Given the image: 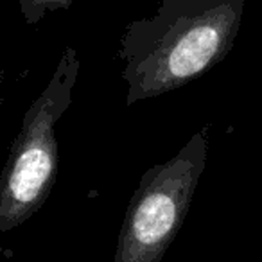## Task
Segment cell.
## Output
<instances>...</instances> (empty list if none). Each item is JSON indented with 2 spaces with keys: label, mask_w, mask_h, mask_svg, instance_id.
<instances>
[{
  "label": "cell",
  "mask_w": 262,
  "mask_h": 262,
  "mask_svg": "<svg viewBox=\"0 0 262 262\" xmlns=\"http://www.w3.org/2000/svg\"><path fill=\"white\" fill-rule=\"evenodd\" d=\"M74 0H20L22 16L29 26H36L45 18L47 13H54L59 9H69Z\"/></svg>",
  "instance_id": "cell-4"
},
{
  "label": "cell",
  "mask_w": 262,
  "mask_h": 262,
  "mask_svg": "<svg viewBox=\"0 0 262 262\" xmlns=\"http://www.w3.org/2000/svg\"><path fill=\"white\" fill-rule=\"evenodd\" d=\"M0 104H2V97H0Z\"/></svg>",
  "instance_id": "cell-5"
},
{
  "label": "cell",
  "mask_w": 262,
  "mask_h": 262,
  "mask_svg": "<svg viewBox=\"0 0 262 262\" xmlns=\"http://www.w3.org/2000/svg\"><path fill=\"white\" fill-rule=\"evenodd\" d=\"M79 69L76 49L67 47L49 84L24 115L0 176V233L29 221L51 196L59 164L56 124L72 104Z\"/></svg>",
  "instance_id": "cell-2"
},
{
  "label": "cell",
  "mask_w": 262,
  "mask_h": 262,
  "mask_svg": "<svg viewBox=\"0 0 262 262\" xmlns=\"http://www.w3.org/2000/svg\"><path fill=\"white\" fill-rule=\"evenodd\" d=\"M208 127L164 164L147 169L131 196L113 262H160L183 226L207 165Z\"/></svg>",
  "instance_id": "cell-3"
},
{
  "label": "cell",
  "mask_w": 262,
  "mask_h": 262,
  "mask_svg": "<svg viewBox=\"0 0 262 262\" xmlns=\"http://www.w3.org/2000/svg\"><path fill=\"white\" fill-rule=\"evenodd\" d=\"M244 0H162L149 18L129 22L119 59L126 104L158 97L198 79L228 56Z\"/></svg>",
  "instance_id": "cell-1"
}]
</instances>
